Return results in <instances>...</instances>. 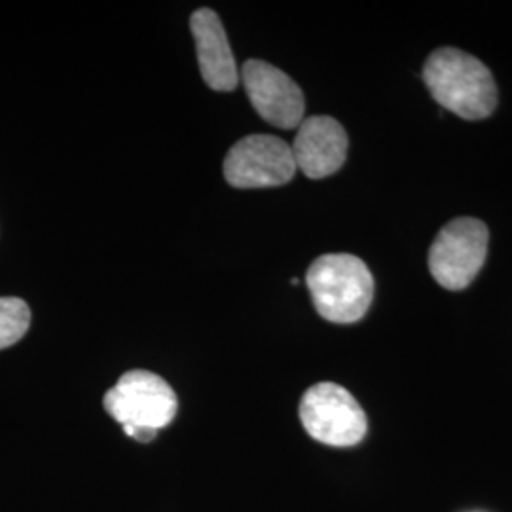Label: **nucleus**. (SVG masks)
Listing matches in <instances>:
<instances>
[{
  "mask_svg": "<svg viewBox=\"0 0 512 512\" xmlns=\"http://www.w3.org/2000/svg\"><path fill=\"white\" fill-rule=\"evenodd\" d=\"M105 410L122 427L160 431L177 416V395L173 387L154 372L131 370L107 391Z\"/></svg>",
  "mask_w": 512,
  "mask_h": 512,
  "instance_id": "7ed1b4c3",
  "label": "nucleus"
},
{
  "mask_svg": "<svg viewBox=\"0 0 512 512\" xmlns=\"http://www.w3.org/2000/svg\"><path fill=\"white\" fill-rule=\"evenodd\" d=\"M203 82L217 92H232L238 86V65L222 21L211 8H200L190 18Z\"/></svg>",
  "mask_w": 512,
  "mask_h": 512,
  "instance_id": "1a4fd4ad",
  "label": "nucleus"
},
{
  "mask_svg": "<svg viewBox=\"0 0 512 512\" xmlns=\"http://www.w3.org/2000/svg\"><path fill=\"white\" fill-rule=\"evenodd\" d=\"M306 283L315 310L336 325L361 321L374 298V277L359 256L348 253L319 256Z\"/></svg>",
  "mask_w": 512,
  "mask_h": 512,
  "instance_id": "f03ea898",
  "label": "nucleus"
},
{
  "mask_svg": "<svg viewBox=\"0 0 512 512\" xmlns=\"http://www.w3.org/2000/svg\"><path fill=\"white\" fill-rule=\"evenodd\" d=\"M31 325V310L21 298H0V349L19 342Z\"/></svg>",
  "mask_w": 512,
  "mask_h": 512,
  "instance_id": "9d476101",
  "label": "nucleus"
},
{
  "mask_svg": "<svg viewBox=\"0 0 512 512\" xmlns=\"http://www.w3.org/2000/svg\"><path fill=\"white\" fill-rule=\"evenodd\" d=\"M300 420L311 439L334 448H349L365 439V410L342 385H311L300 401Z\"/></svg>",
  "mask_w": 512,
  "mask_h": 512,
  "instance_id": "39448f33",
  "label": "nucleus"
},
{
  "mask_svg": "<svg viewBox=\"0 0 512 512\" xmlns=\"http://www.w3.org/2000/svg\"><path fill=\"white\" fill-rule=\"evenodd\" d=\"M490 234L482 220H450L429 251V270L440 287L461 291L475 281L488 255Z\"/></svg>",
  "mask_w": 512,
  "mask_h": 512,
  "instance_id": "20e7f679",
  "label": "nucleus"
},
{
  "mask_svg": "<svg viewBox=\"0 0 512 512\" xmlns=\"http://www.w3.org/2000/svg\"><path fill=\"white\" fill-rule=\"evenodd\" d=\"M224 179L234 188H274L296 175L291 145L274 135H249L224 160Z\"/></svg>",
  "mask_w": 512,
  "mask_h": 512,
  "instance_id": "423d86ee",
  "label": "nucleus"
},
{
  "mask_svg": "<svg viewBox=\"0 0 512 512\" xmlns=\"http://www.w3.org/2000/svg\"><path fill=\"white\" fill-rule=\"evenodd\" d=\"M291 150L296 169L308 179H325L346 162L348 133L330 116H311L298 126Z\"/></svg>",
  "mask_w": 512,
  "mask_h": 512,
  "instance_id": "6e6552de",
  "label": "nucleus"
},
{
  "mask_svg": "<svg viewBox=\"0 0 512 512\" xmlns=\"http://www.w3.org/2000/svg\"><path fill=\"white\" fill-rule=\"evenodd\" d=\"M251 105L275 128L294 129L304 122V93L289 74L266 61L251 59L241 69Z\"/></svg>",
  "mask_w": 512,
  "mask_h": 512,
  "instance_id": "0eeeda50",
  "label": "nucleus"
},
{
  "mask_svg": "<svg viewBox=\"0 0 512 512\" xmlns=\"http://www.w3.org/2000/svg\"><path fill=\"white\" fill-rule=\"evenodd\" d=\"M423 80L440 107L459 118L482 120L497 107V86L490 69L458 48H440L429 55Z\"/></svg>",
  "mask_w": 512,
  "mask_h": 512,
  "instance_id": "f257e3e1",
  "label": "nucleus"
}]
</instances>
